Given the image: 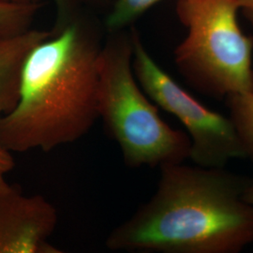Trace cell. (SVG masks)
Instances as JSON below:
<instances>
[{
  "label": "cell",
  "instance_id": "obj_1",
  "mask_svg": "<svg viewBox=\"0 0 253 253\" xmlns=\"http://www.w3.org/2000/svg\"><path fill=\"white\" fill-rule=\"evenodd\" d=\"M30 52L15 107L0 118V145L9 152H50L87 134L99 118V56L103 27L86 10Z\"/></svg>",
  "mask_w": 253,
  "mask_h": 253
},
{
  "label": "cell",
  "instance_id": "obj_2",
  "mask_svg": "<svg viewBox=\"0 0 253 253\" xmlns=\"http://www.w3.org/2000/svg\"><path fill=\"white\" fill-rule=\"evenodd\" d=\"M153 196L109 234L111 251L237 253L253 243L250 177L224 168L163 165Z\"/></svg>",
  "mask_w": 253,
  "mask_h": 253
},
{
  "label": "cell",
  "instance_id": "obj_3",
  "mask_svg": "<svg viewBox=\"0 0 253 253\" xmlns=\"http://www.w3.org/2000/svg\"><path fill=\"white\" fill-rule=\"evenodd\" d=\"M132 55L131 31H109L99 56V118L128 167L183 163L190 158V137L161 118L136 79Z\"/></svg>",
  "mask_w": 253,
  "mask_h": 253
},
{
  "label": "cell",
  "instance_id": "obj_4",
  "mask_svg": "<svg viewBox=\"0 0 253 253\" xmlns=\"http://www.w3.org/2000/svg\"><path fill=\"white\" fill-rule=\"evenodd\" d=\"M235 0H178L176 14L188 34L174 62L190 85L217 100L253 92V37L237 21Z\"/></svg>",
  "mask_w": 253,
  "mask_h": 253
},
{
  "label": "cell",
  "instance_id": "obj_5",
  "mask_svg": "<svg viewBox=\"0 0 253 253\" xmlns=\"http://www.w3.org/2000/svg\"><path fill=\"white\" fill-rule=\"evenodd\" d=\"M132 69L142 89L157 106L177 118L188 130L190 158L195 165L224 168L233 159H247L231 118L208 108L163 70L131 29Z\"/></svg>",
  "mask_w": 253,
  "mask_h": 253
},
{
  "label": "cell",
  "instance_id": "obj_6",
  "mask_svg": "<svg viewBox=\"0 0 253 253\" xmlns=\"http://www.w3.org/2000/svg\"><path fill=\"white\" fill-rule=\"evenodd\" d=\"M57 221L43 196H27L9 184L0 188V253H62L49 242Z\"/></svg>",
  "mask_w": 253,
  "mask_h": 253
},
{
  "label": "cell",
  "instance_id": "obj_7",
  "mask_svg": "<svg viewBox=\"0 0 253 253\" xmlns=\"http://www.w3.org/2000/svg\"><path fill=\"white\" fill-rule=\"evenodd\" d=\"M51 35V29H30L15 36H0V118L18 102L22 71L28 54Z\"/></svg>",
  "mask_w": 253,
  "mask_h": 253
},
{
  "label": "cell",
  "instance_id": "obj_8",
  "mask_svg": "<svg viewBox=\"0 0 253 253\" xmlns=\"http://www.w3.org/2000/svg\"><path fill=\"white\" fill-rule=\"evenodd\" d=\"M43 2L0 0V36H15L31 29Z\"/></svg>",
  "mask_w": 253,
  "mask_h": 253
},
{
  "label": "cell",
  "instance_id": "obj_9",
  "mask_svg": "<svg viewBox=\"0 0 253 253\" xmlns=\"http://www.w3.org/2000/svg\"><path fill=\"white\" fill-rule=\"evenodd\" d=\"M225 102L247 159L253 160V92L228 96Z\"/></svg>",
  "mask_w": 253,
  "mask_h": 253
},
{
  "label": "cell",
  "instance_id": "obj_10",
  "mask_svg": "<svg viewBox=\"0 0 253 253\" xmlns=\"http://www.w3.org/2000/svg\"><path fill=\"white\" fill-rule=\"evenodd\" d=\"M161 1L163 0H115L105 19L106 30L109 32L125 29Z\"/></svg>",
  "mask_w": 253,
  "mask_h": 253
},
{
  "label": "cell",
  "instance_id": "obj_11",
  "mask_svg": "<svg viewBox=\"0 0 253 253\" xmlns=\"http://www.w3.org/2000/svg\"><path fill=\"white\" fill-rule=\"evenodd\" d=\"M106 0H53L55 21L52 29H58L86 10H93Z\"/></svg>",
  "mask_w": 253,
  "mask_h": 253
},
{
  "label": "cell",
  "instance_id": "obj_12",
  "mask_svg": "<svg viewBox=\"0 0 253 253\" xmlns=\"http://www.w3.org/2000/svg\"><path fill=\"white\" fill-rule=\"evenodd\" d=\"M14 167V161L11 152L0 145V188L7 183L6 175Z\"/></svg>",
  "mask_w": 253,
  "mask_h": 253
},
{
  "label": "cell",
  "instance_id": "obj_13",
  "mask_svg": "<svg viewBox=\"0 0 253 253\" xmlns=\"http://www.w3.org/2000/svg\"><path fill=\"white\" fill-rule=\"evenodd\" d=\"M238 9L242 10L245 17L248 19L253 26V0H235Z\"/></svg>",
  "mask_w": 253,
  "mask_h": 253
},
{
  "label": "cell",
  "instance_id": "obj_14",
  "mask_svg": "<svg viewBox=\"0 0 253 253\" xmlns=\"http://www.w3.org/2000/svg\"><path fill=\"white\" fill-rule=\"evenodd\" d=\"M243 200L246 203L252 205L253 207V177L250 178V182L245 189L244 193H243Z\"/></svg>",
  "mask_w": 253,
  "mask_h": 253
},
{
  "label": "cell",
  "instance_id": "obj_15",
  "mask_svg": "<svg viewBox=\"0 0 253 253\" xmlns=\"http://www.w3.org/2000/svg\"><path fill=\"white\" fill-rule=\"evenodd\" d=\"M10 1H17V2H43V0H10Z\"/></svg>",
  "mask_w": 253,
  "mask_h": 253
}]
</instances>
